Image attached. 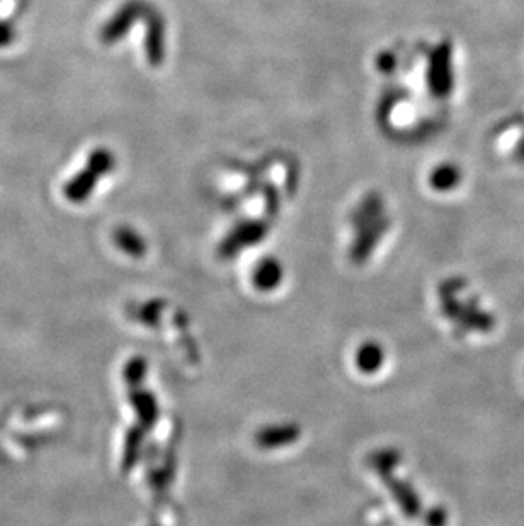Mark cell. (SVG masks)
<instances>
[{
    "label": "cell",
    "instance_id": "cell-7",
    "mask_svg": "<svg viewBox=\"0 0 524 526\" xmlns=\"http://www.w3.org/2000/svg\"><path fill=\"white\" fill-rule=\"evenodd\" d=\"M460 173L455 165H441L433 173L431 183L436 189H449L456 184Z\"/></svg>",
    "mask_w": 524,
    "mask_h": 526
},
{
    "label": "cell",
    "instance_id": "cell-8",
    "mask_svg": "<svg viewBox=\"0 0 524 526\" xmlns=\"http://www.w3.org/2000/svg\"><path fill=\"white\" fill-rule=\"evenodd\" d=\"M380 351L374 348L373 344H368L360 350L358 354V363L362 366V370L366 372H373L374 368L380 363Z\"/></svg>",
    "mask_w": 524,
    "mask_h": 526
},
{
    "label": "cell",
    "instance_id": "cell-10",
    "mask_svg": "<svg viewBox=\"0 0 524 526\" xmlns=\"http://www.w3.org/2000/svg\"><path fill=\"white\" fill-rule=\"evenodd\" d=\"M378 68L382 72H392L395 68V57L392 53H383L380 58H378Z\"/></svg>",
    "mask_w": 524,
    "mask_h": 526
},
{
    "label": "cell",
    "instance_id": "cell-1",
    "mask_svg": "<svg viewBox=\"0 0 524 526\" xmlns=\"http://www.w3.org/2000/svg\"><path fill=\"white\" fill-rule=\"evenodd\" d=\"M427 84L431 89V94L436 98H446L451 90V50L448 45H439L436 50L433 51L431 60H429V70H427Z\"/></svg>",
    "mask_w": 524,
    "mask_h": 526
},
{
    "label": "cell",
    "instance_id": "cell-2",
    "mask_svg": "<svg viewBox=\"0 0 524 526\" xmlns=\"http://www.w3.org/2000/svg\"><path fill=\"white\" fill-rule=\"evenodd\" d=\"M145 19H147V58L153 67H159L165 57V23L162 16L155 9L145 7Z\"/></svg>",
    "mask_w": 524,
    "mask_h": 526
},
{
    "label": "cell",
    "instance_id": "cell-5",
    "mask_svg": "<svg viewBox=\"0 0 524 526\" xmlns=\"http://www.w3.org/2000/svg\"><path fill=\"white\" fill-rule=\"evenodd\" d=\"M98 177H100V175L98 174V173H94L92 169H88V171L80 173V174L77 175L74 181L68 184L67 195H68L72 200H82V198H86V196H89V193L92 191V188H94Z\"/></svg>",
    "mask_w": 524,
    "mask_h": 526
},
{
    "label": "cell",
    "instance_id": "cell-9",
    "mask_svg": "<svg viewBox=\"0 0 524 526\" xmlns=\"http://www.w3.org/2000/svg\"><path fill=\"white\" fill-rule=\"evenodd\" d=\"M118 242L130 252L138 254V252L143 251V242H141V238L138 237L137 234H133L131 230H121V232L118 234Z\"/></svg>",
    "mask_w": 524,
    "mask_h": 526
},
{
    "label": "cell",
    "instance_id": "cell-3",
    "mask_svg": "<svg viewBox=\"0 0 524 526\" xmlns=\"http://www.w3.org/2000/svg\"><path fill=\"white\" fill-rule=\"evenodd\" d=\"M143 13H145V5L141 2H138V0L128 2L102 29V41H106V43L120 41L131 29V26L138 17L143 16Z\"/></svg>",
    "mask_w": 524,
    "mask_h": 526
},
{
    "label": "cell",
    "instance_id": "cell-4",
    "mask_svg": "<svg viewBox=\"0 0 524 526\" xmlns=\"http://www.w3.org/2000/svg\"><path fill=\"white\" fill-rule=\"evenodd\" d=\"M281 279V266L275 259H266L257 266L256 285L262 289H275Z\"/></svg>",
    "mask_w": 524,
    "mask_h": 526
},
{
    "label": "cell",
    "instance_id": "cell-6",
    "mask_svg": "<svg viewBox=\"0 0 524 526\" xmlns=\"http://www.w3.org/2000/svg\"><path fill=\"white\" fill-rule=\"evenodd\" d=\"M264 236V226L259 224H246L237 228L226 242V246H232L237 249L238 246L252 244L254 240H259Z\"/></svg>",
    "mask_w": 524,
    "mask_h": 526
}]
</instances>
